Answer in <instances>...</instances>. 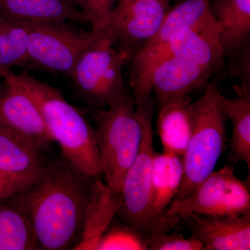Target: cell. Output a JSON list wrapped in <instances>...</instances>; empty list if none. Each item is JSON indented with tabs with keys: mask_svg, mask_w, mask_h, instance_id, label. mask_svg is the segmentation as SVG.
Listing matches in <instances>:
<instances>
[{
	"mask_svg": "<svg viewBox=\"0 0 250 250\" xmlns=\"http://www.w3.org/2000/svg\"><path fill=\"white\" fill-rule=\"evenodd\" d=\"M95 179L63 156L44 166L34 180L10 197L11 206L30 220L41 250L75 248Z\"/></svg>",
	"mask_w": 250,
	"mask_h": 250,
	"instance_id": "6da1fadb",
	"label": "cell"
},
{
	"mask_svg": "<svg viewBox=\"0 0 250 250\" xmlns=\"http://www.w3.org/2000/svg\"><path fill=\"white\" fill-rule=\"evenodd\" d=\"M213 16L179 33L153 59L143 85L154 94L156 105L201 89L225 59Z\"/></svg>",
	"mask_w": 250,
	"mask_h": 250,
	"instance_id": "7a4b0ae2",
	"label": "cell"
},
{
	"mask_svg": "<svg viewBox=\"0 0 250 250\" xmlns=\"http://www.w3.org/2000/svg\"><path fill=\"white\" fill-rule=\"evenodd\" d=\"M0 79L18 85L34 100L51 139L69 162L90 177L103 175L95 129L83 111L70 104L58 88L27 72L1 70Z\"/></svg>",
	"mask_w": 250,
	"mask_h": 250,
	"instance_id": "3957f363",
	"label": "cell"
},
{
	"mask_svg": "<svg viewBox=\"0 0 250 250\" xmlns=\"http://www.w3.org/2000/svg\"><path fill=\"white\" fill-rule=\"evenodd\" d=\"M95 123L103 175L115 193L121 194L125 174L139 152L143 123L134 98L126 92L107 108H90Z\"/></svg>",
	"mask_w": 250,
	"mask_h": 250,
	"instance_id": "277c9868",
	"label": "cell"
},
{
	"mask_svg": "<svg viewBox=\"0 0 250 250\" xmlns=\"http://www.w3.org/2000/svg\"><path fill=\"white\" fill-rule=\"evenodd\" d=\"M215 82L206 85L200 98L190 103L192 131L182 160L184 175L177 196L183 200L214 171L227 142L228 118L220 107Z\"/></svg>",
	"mask_w": 250,
	"mask_h": 250,
	"instance_id": "5b68a950",
	"label": "cell"
},
{
	"mask_svg": "<svg viewBox=\"0 0 250 250\" xmlns=\"http://www.w3.org/2000/svg\"><path fill=\"white\" fill-rule=\"evenodd\" d=\"M81 54L69 78L90 108H106L126 93L123 70L129 59L103 31Z\"/></svg>",
	"mask_w": 250,
	"mask_h": 250,
	"instance_id": "8992f818",
	"label": "cell"
},
{
	"mask_svg": "<svg viewBox=\"0 0 250 250\" xmlns=\"http://www.w3.org/2000/svg\"><path fill=\"white\" fill-rule=\"evenodd\" d=\"M156 100L151 95L136 106L142 120V141L137 155L125 174L118 214L146 240L151 235V197L153 157L152 118Z\"/></svg>",
	"mask_w": 250,
	"mask_h": 250,
	"instance_id": "52a82bcc",
	"label": "cell"
},
{
	"mask_svg": "<svg viewBox=\"0 0 250 250\" xmlns=\"http://www.w3.org/2000/svg\"><path fill=\"white\" fill-rule=\"evenodd\" d=\"M250 210V179L241 180L233 167L225 166L213 171L187 198L172 200L165 216L179 222L189 215H240Z\"/></svg>",
	"mask_w": 250,
	"mask_h": 250,
	"instance_id": "ba28073f",
	"label": "cell"
},
{
	"mask_svg": "<svg viewBox=\"0 0 250 250\" xmlns=\"http://www.w3.org/2000/svg\"><path fill=\"white\" fill-rule=\"evenodd\" d=\"M69 22L22 24L28 36L29 65L68 77L77 59L95 39V32L80 31Z\"/></svg>",
	"mask_w": 250,
	"mask_h": 250,
	"instance_id": "9c48e42d",
	"label": "cell"
},
{
	"mask_svg": "<svg viewBox=\"0 0 250 250\" xmlns=\"http://www.w3.org/2000/svg\"><path fill=\"white\" fill-rule=\"evenodd\" d=\"M170 1L117 0L111 14L91 29L103 31L130 60L159 30L170 9Z\"/></svg>",
	"mask_w": 250,
	"mask_h": 250,
	"instance_id": "30bf717a",
	"label": "cell"
},
{
	"mask_svg": "<svg viewBox=\"0 0 250 250\" xmlns=\"http://www.w3.org/2000/svg\"><path fill=\"white\" fill-rule=\"evenodd\" d=\"M211 16L210 0H184L170 7L155 35L130 59L131 84L134 92L139 88L153 59L179 33L197 25Z\"/></svg>",
	"mask_w": 250,
	"mask_h": 250,
	"instance_id": "8fae6325",
	"label": "cell"
},
{
	"mask_svg": "<svg viewBox=\"0 0 250 250\" xmlns=\"http://www.w3.org/2000/svg\"><path fill=\"white\" fill-rule=\"evenodd\" d=\"M0 94V126L25 141L37 150L53 142L34 100L18 85L3 80Z\"/></svg>",
	"mask_w": 250,
	"mask_h": 250,
	"instance_id": "7c38bea8",
	"label": "cell"
},
{
	"mask_svg": "<svg viewBox=\"0 0 250 250\" xmlns=\"http://www.w3.org/2000/svg\"><path fill=\"white\" fill-rule=\"evenodd\" d=\"M182 220L203 250H250V210L240 215H189Z\"/></svg>",
	"mask_w": 250,
	"mask_h": 250,
	"instance_id": "4fadbf2b",
	"label": "cell"
},
{
	"mask_svg": "<svg viewBox=\"0 0 250 250\" xmlns=\"http://www.w3.org/2000/svg\"><path fill=\"white\" fill-rule=\"evenodd\" d=\"M184 175L182 157L166 153H154L153 157L151 235L149 242L173 228L177 222L166 218V210L177 196Z\"/></svg>",
	"mask_w": 250,
	"mask_h": 250,
	"instance_id": "5bb4252c",
	"label": "cell"
},
{
	"mask_svg": "<svg viewBox=\"0 0 250 250\" xmlns=\"http://www.w3.org/2000/svg\"><path fill=\"white\" fill-rule=\"evenodd\" d=\"M121 205V194L115 193L100 179L94 180L85 205L80 239L75 250H98L102 238L113 223Z\"/></svg>",
	"mask_w": 250,
	"mask_h": 250,
	"instance_id": "9a60e30c",
	"label": "cell"
},
{
	"mask_svg": "<svg viewBox=\"0 0 250 250\" xmlns=\"http://www.w3.org/2000/svg\"><path fill=\"white\" fill-rule=\"evenodd\" d=\"M0 17L20 24H93L89 16L65 0H0Z\"/></svg>",
	"mask_w": 250,
	"mask_h": 250,
	"instance_id": "2e32d148",
	"label": "cell"
},
{
	"mask_svg": "<svg viewBox=\"0 0 250 250\" xmlns=\"http://www.w3.org/2000/svg\"><path fill=\"white\" fill-rule=\"evenodd\" d=\"M225 57L233 58L250 37V0H210Z\"/></svg>",
	"mask_w": 250,
	"mask_h": 250,
	"instance_id": "e0dca14e",
	"label": "cell"
},
{
	"mask_svg": "<svg viewBox=\"0 0 250 250\" xmlns=\"http://www.w3.org/2000/svg\"><path fill=\"white\" fill-rule=\"evenodd\" d=\"M188 96L174 98L157 106V132L163 151L183 157L192 131Z\"/></svg>",
	"mask_w": 250,
	"mask_h": 250,
	"instance_id": "ac0fdd59",
	"label": "cell"
},
{
	"mask_svg": "<svg viewBox=\"0 0 250 250\" xmlns=\"http://www.w3.org/2000/svg\"><path fill=\"white\" fill-rule=\"evenodd\" d=\"M37 150L0 126V171L22 183L34 180L43 168Z\"/></svg>",
	"mask_w": 250,
	"mask_h": 250,
	"instance_id": "d6986e66",
	"label": "cell"
},
{
	"mask_svg": "<svg viewBox=\"0 0 250 250\" xmlns=\"http://www.w3.org/2000/svg\"><path fill=\"white\" fill-rule=\"evenodd\" d=\"M237 98L224 97L220 91L218 99L220 107L228 119L231 120L233 130L230 143L229 161L246 163L250 171V90L237 89Z\"/></svg>",
	"mask_w": 250,
	"mask_h": 250,
	"instance_id": "ffe728a7",
	"label": "cell"
},
{
	"mask_svg": "<svg viewBox=\"0 0 250 250\" xmlns=\"http://www.w3.org/2000/svg\"><path fill=\"white\" fill-rule=\"evenodd\" d=\"M41 250L30 220L13 206L0 203V250Z\"/></svg>",
	"mask_w": 250,
	"mask_h": 250,
	"instance_id": "44dd1931",
	"label": "cell"
},
{
	"mask_svg": "<svg viewBox=\"0 0 250 250\" xmlns=\"http://www.w3.org/2000/svg\"><path fill=\"white\" fill-rule=\"evenodd\" d=\"M27 45L25 27L0 17V70L29 65Z\"/></svg>",
	"mask_w": 250,
	"mask_h": 250,
	"instance_id": "7402d4cb",
	"label": "cell"
},
{
	"mask_svg": "<svg viewBox=\"0 0 250 250\" xmlns=\"http://www.w3.org/2000/svg\"><path fill=\"white\" fill-rule=\"evenodd\" d=\"M148 249L147 240L132 227L111 225L104 234L98 250H145Z\"/></svg>",
	"mask_w": 250,
	"mask_h": 250,
	"instance_id": "603a6c76",
	"label": "cell"
},
{
	"mask_svg": "<svg viewBox=\"0 0 250 250\" xmlns=\"http://www.w3.org/2000/svg\"><path fill=\"white\" fill-rule=\"evenodd\" d=\"M148 250H202L203 246L198 240L191 236L187 238L181 233L167 232L149 242Z\"/></svg>",
	"mask_w": 250,
	"mask_h": 250,
	"instance_id": "cb8c5ba5",
	"label": "cell"
},
{
	"mask_svg": "<svg viewBox=\"0 0 250 250\" xmlns=\"http://www.w3.org/2000/svg\"><path fill=\"white\" fill-rule=\"evenodd\" d=\"M77 7L89 16L92 25L107 17L116 6L117 0H73ZM91 25V26H92Z\"/></svg>",
	"mask_w": 250,
	"mask_h": 250,
	"instance_id": "d4e9b609",
	"label": "cell"
},
{
	"mask_svg": "<svg viewBox=\"0 0 250 250\" xmlns=\"http://www.w3.org/2000/svg\"><path fill=\"white\" fill-rule=\"evenodd\" d=\"M234 59L231 70V75L236 76L241 82L237 89L250 90V44L246 42L238 53L233 57Z\"/></svg>",
	"mask_w": 250,
	"mask_h": 250,
	"instance_id": "484cf974",
	"label": "cell"
},
{
	"mask_svg": "<svg viewBox=\"0 0 250 250\" xmlns=\"http://www.w3.org/2000/svg\"><path fill=\"white\" fill-rule=\"evenodd\" d=\"M27 185L0 171V203L14 196Z\"/></svg>",
	"mask_w": 250,
	"mask_h": 250,
	"instance_id": "4316f807",
	"label": "cell"
},
{
	"mask_svg": "<svg viewBox=\"0 0 250 250\" xmlns=\"http://www.w3.org/2000/svg\"><path fill=\"white\" fill-rule=\"evenodd\" d=\"M4 82L2 83H0V94H1V91H2L3 88H4Z\"/></svg>",
	"mask_w": 250,
	"mask_h": 250,
	"instance_id": "83f0119b",
	"label": "cell"
},
{
	"mask_svg": "<svg viewBox=\"0 0 250 250\" xmlns=\"http://www.w3.org/2000/svg\"><path fill=\"white\" fill-rule=\"evenodd\" d=\"M65 1H67V2L70 3V4L75 5V3H74L73 0H65ZM75 6H76V5H75Z\"/></svg>",
	"mask_w": 250,
	"mask_h": 250,
	"instance_id": "f1b7e54d",
	"label": "cell"
}]
</instances>
